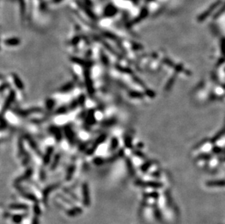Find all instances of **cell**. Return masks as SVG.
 Returning a JSON list of instances; mask_svg holds the SVG:
<instances>
[{
	"label": "cell",
	"mask_w": 225,
	"mask_h": 224,
	"mask_svg": "<svg viewBox=\"0 0 225 224\" xmlns=\"http://www.w3.org/2000/svg\"><path fill=\"white\" fill-rule=\"evenodd\" d=\"M221 0H217V1H216L215 2L213 3V4H211V5L210 6V7H208L205 11H204L202 14H200L199 16H198V21L202 22L203 21V20H205V19H207V18H208V16H209L210 15H211V13L216 10V8H217V7L221 4Z\"/></svg>",
	"instance_id": "6da1fadb"
},
{
	"label": "cell",
	"mask_w": 225,
	"mask_h": 224,
	"mask_svg": "<svg viewBox=\"0 0 225 224\" xmlns=\"http://www.w3.org/2000/svg\"><path fill=\"white\" fill-rule=\"evenodd\" d=\"M106 138H107V135H101V136L99 137V138H97V139L95 140V143H94L93 145L92 146V147H91L90 149L88 150V151H87L88 153H87V154H92L94 152V151H95V150L97 148V146H98V145H100V144H102Z\"/></svg>",
	"instance_id": "7a4b0ae2"
},
{
	"label": "cell",
	"mask_w": 225,
	"mask_h": 224,
	"mask_svg": "<svg viewBox=\"0 0 225 224\" xmlns=\"http://www.w3.org/2000/svg\"><path fill=\"white\" fill-rule=\"evenodd\" d=\"M82 193H83V202L85 206H89L90 204V195L88 185L84 183L82 186Z\"/></svg>",
	"instance_id": "3957f363"
},
{
	"label": "cell",
	"mask_w": 225,
	"mask_h": 224,
	"mask_svg": "<svg viewBox=\"0 0 225 224\" xmlns=\"http://www.w3.org/2000/svg\"><path fill=\"white\" fill-rule=\"evenodd\" d=\"M15 96V92L14 91H12V92L10 93V95H9V96L7 97L5 103H4V107H3V108H2V113H4V112L5 111V110H7V108L10 107V106L11 105V104L13 103V100H14Z\"/></svg>",
	"instance_id": "277c9868"
},
{
	"label": "cell",
	"mask_w": 225,
	"mask_h": 224,
	"mask_svg": "<svg viewBox=\"0 0 225 224\" xmlns=\"http://www.w3.org/2000/svg\"><path fill=\"white\" fill-rule=\"evenodd\" d=\"M4 45L7 46H17L20 43V41L18 38H9L4 41Z\"/></svg>",
	"instance_id": "5b68a950"
},
{
	"label": "cell",
	"mask_w": 225,
	"mask_h": 224,
	"mask_svg": "<svg viewBox=\"0 0 225 224\" xmlns=\"http://www.w3.org/2000/svg\"><path fill=\"white\" fill-rule=\"evenodd\" d=\"M117 7H115L114 6H112V5H109L108 6V7H107L105 11H104V13L108 16H113L117 13Z\"/></svg>",
	"instance_id": "8992f818"
},
{
	"label": "cell",
	"mask_w": 225,
	"mask_h": 224,
	"mask_svg": "<svg viewBox=\"0 0 225 224\" xmlns=\"http://www.w3.org/2000/svg\"><path fill=\"white\" fill-rule=\"evenodd\" d=\"M53 148H52V147H49V148H48V150H47L46 154H45V157H44V159H43V161L45 164H48V163L49 162L50 160L51 156H52L53 154Z\"/></svg>",
	"instance_id": "52a82bcc"
},
{
	"label": "cell",
	"mask_w": 225,
	"mask_h": 224,
	"mask_svg": "<svg viewBox=\"0 0 225 224\" xmlns=\"http://www.w3.org/2000/svg\"><path fill=\"white\" fill-rule=\"evenodd\" d=\"M65 133H66V136H67V138H68V140L69 141V142L72 144V143L74 142V132H73V131L71 130V128L66 127Z\"/></svg>",
	"instance_id": "ba28073f"
},
{
	"label": "cell",
	"mask_w": 225,
	"mask_h": 224,
	"mask_svg": "<svg viewBox=\"0 0 225 224\" xmlns=\"http://www.w3.org/2000/svg\"><path fill=\"white\" fill-rule=\"evenodd\" d=\"M82 213V210H81L80 208H79V207H74V208L71 209V210L67 211V214H68V216H71V217H74V216H78V215H79Z\"/></svg>",
	"instance_id": "9c48e42d"
},
{
	"label": "cell",
	"mask_w": 225,
	"mask_h": 224,
	"mask_svg": "<svg viewBox=\"0 0 225 224\" xmlns=\"http://www.w3.org/2000/svg\"><path fill=\"white\" fill-rule=\"evenodd\" d=\"M50 132L51 133L55 135V138H56L57 140H58V141H60V140L61 139V138H62V135H61V131H60V130L58 129L57 127H52L50 128Z\"/></svg>",
	"instance_id": "30bf717a"
},
{
	"label": "cell",
	"mask_w": 225,
	"mask_h": 224,
	"mask_svg": "<svg viewBox=\"0 0 225 224\" xmlns=\"http://www.w3.org/2000/svg\"><path fill=\"white\" fill-rule=\"evenodd\" d=\"M10 210H28V207L26 205H24V204H14V205H12L10 207Z\"/></svg>",
	"instance_id": "8fae6325"
},
{
	"label": "cell",
	"mask_w": 225,
	"mask_h": 224,
	"mask_svg": "<svg viewBox=\"0 0 225 224\" xmlns=\"http://www.w3.org/2000/svg\"><path fill=\"white\" fill-rule=\"evenodd\" d=\"M13 79H14V82L15 84L16 87H17L19 90H23L24 86H23V83H22V82L20 81V78H19L17 75L14 74L13 75Z\"/></svg>",
	"instance_id": "7c38bea8"
},
{
	"label": "cell",
	"mask_w": 225,
	"mask_h": 224,
	"mask_svg": "<svg viewBox=\"0 0 225 224\" xmlns=\"http://www.w3.org/2000/svg\"><path fill=\"white\" fill-rule=\"evenodd\" d=\"M23 215H14V216L11 218L12 220H13V222L14 223H16V224L20 223V222L23 220Z\"/></svg>",
	"instance_id": "4fadbf2b"
},
{
	"label": "cell",
	"mask_w": 225,
	"mask_h": 224,
	"mask_svg": "<svg viewBox=\"0 0 225 224\" xmlns=\"http://www.w3.org/2000/svg\"><path fill=\"white\" fill-rule=\"evenodd\" d=\"M225 12V3H224V4L222 5V7H221V8L219 9V10H218V11L217 12V13H216L215 15H214V19H216V18H218L219 16H221V15L223 14Z\"/></svg>",
	"instance_id": "5bb4252c"
},
{
	"label": "cell",
	"mask_w": 225,
	"mask_h": 224,
	"mask_svg": "<svg viewBox=\"0 0 225 224\" xmlns=\"http://www.w3.org/2000/svg\"><path fill=\"white\" fill-rule=\"evenodd\" d=\"M118 146V140L117 138H113L112 141H111V144L110 145V147L112 150H114Z\"/></svg>",
	"instance_id": "9a60e30c"
},
{
	"label": "cell",
	"mask_w": 225,
	"mask_h": 224,
	"mask_svg": "<svg viewBox=\"0 0 225 224\" xmlns=\"http://www.w3.org/2000/svg\"><path fill=\"white\" fill-rule=\"evenodd\" d=\"M60 160V155H56L55 156V159H54V161L53 162V164H52V169H54L55 167L57 166V164H58Z\"/></svg>",
	"instance_id": "2e32d148"
},
{
	"label": "cell",
	"mask_w": 225,
	"mask_h": 224,
	"mask_svg": "<svg viewBox=\"0 0 225 224\" xmlns=\"http://www.w3.org/2000/svg\"><path fill=\"white\" fill-rule=\"evenodd\" d=\"M72 87H73V84H71V83L67 84V85H66L65 86H64L62 88H61V90L62 91H68V90H71V88H72Z\"/></svg>",
	"instance_id": "e0dca14e"
},
{
	"label": "cell",
	"mask_w": 225,
	"mask_h": 224,
	"mask_svg": "<svg viewBox=\"0 0 225 224\" xmlns=\"http://www.w3.org/2000/svg\"><path fill=\"white\" fill-rule=\"evenodd\" d=\"M88 122L90 123V125H92V123L94 121V113H93V111H90L89 115H88Z\"/></svg>",
	"instance_id": "ac0fdd59"
},
{
	"label": "cell",
	"mask_w": 225,
	"mask_h": 224,
	"mask_svg": "<svg viewBox=\"0 0 225 224\" xmlns=\"http://www.w3.org/2000/svg\"><path fill=\"white\" fill-rule=\"evenodd\" d=\"M125 145L127 146L128 148H131L132 144H131V139H130V137H127V138L125 139Z\"/></svg>",
	"instance_id": "d6986e66"
},
{
	"label": "cell",
	"mask_w": 225,
	"mask_h": 224,
	"mask_svg": "<svg viewBox=\"0 0 225 224\" xmlns=\"http://www.w3.org/2000/svg\"><path fill=\"white\" fill-rule=\"evenodd\" d=\"M74 167H71L69 168V172H68V175H67V179L69 180L71 179V175H72L73 172H74Z\"/></svg>",
	"instance_id": "ffe728a7"
},
{
	"label": "cell",
	"mask_w": 225,
	"mask_h": 224,
	"mask_svg": "<svg viewBox=\"0 0 225 224\" xmlns=\"http://www.w3.org/2000/svg\"><path fill=\"white\" fill-rule=\"evenodd\" d=\"M94 162H95V164H97V165H100V164H101L104 162V160L101 158H95V160H94Z\"/></svg>",
	"instance_id": "44dd1931"
},
{
	"label": "cell",
	"mask_w": 225,
	"mask_h": 224,
	"mask_svg": "<svg viewBox=\"0 0 225 224\" xmlns=\"http://www.w3.org/2000/svg\"><path fill=\"white\" fill-rule=\"evenodd\" d=\"M65 111H66L65 108H64V107H63V108H60L59 109L57 110L56 112H57V113H65Z\"/></svg>",
	"instance_id": "7402d4cb"
},
{
	"label": "cell",
	"mask_w": 225,
	"mask_h": 224,
	"mask_svg": "<svg viewBox=\"0 0 225 224\" xmlns=\"http://www.w3.org/2000/svg\"><path fill=\"white\" fill-rule=\"evenodd\" d=\"M53 1L54 3H59V2H61L62 0H53Z\"/></svg>",
	"instance_id": "603a6c76"
},
{
	"label": "cell",
	"mask_w": 225,
	"mask_h": 224,
	"mask_svg": "<svg viewBox=\"0 0 225 224\" xmlns=\"http://www.w3.org/2000/svg\"><path fill=\"white\" fill-rule=\"evenodd\" d=\"M148 1H152V0H148Z\"/></svg>",
	"instance_id": "cb8c5ba5"
}]
</instances>
